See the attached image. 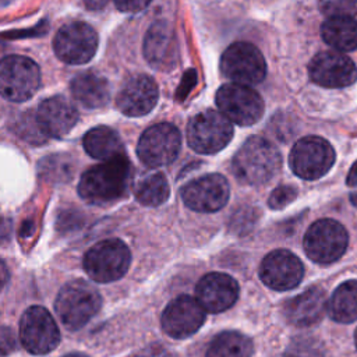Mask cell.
I'll list each match as a JSON object with an SVG mask.
<instances>
[{
	"instance_id": "23",
	"label": "cell",
	"mask_w": 357,
	"mask_h": 357,
	"mask_svg": "<svg viewBox=\"0 0 357 357\" xmlns=\"http://www.w3.org/2000/svg\"><path fill=\"white\" fill-rule=\"evenodd\" d=\"M84 149L85 152L98 160L110 162L114 159L126 158L124 145L120 135L110 127L99 126L91 128L84 139Z\"/></svg>"
},
{
	"instance_id": "12",
	"label": "cell",
	"mask_w": 357,
	"mask_h": 357,
	"mask_svg": "<svg viewBox=\"0 0 357 357\" xmlns=\"http://www.w3.org/2000/svg\"><path fill=\"white\" fill-rule=\"evenodd\" d=\"M20 340L32 354H46L60 343V331L50 312L40 305H32L21 317Z\"/></svg>"
},
{
	"instance_id": "32",
	"label": "cell",
	"mask_w": 357,
	"mask_h": 357,
	"mask_svg": "<svg viewBox=\"0 0 357 357\" xmlns=\"http://www.w3.org/2000/svg\"><path fill=\"white\" fill-rule=\"evenodd\" d=\"M17 337L11 328L0 325V357H6L15 350Z\"/></svg>"
},
{
	"instance_id": "36",
	"label": "cell",
	"mask_w": 357,
	"mask_h": 357,
	"mask_svg": "<svg viewBox=\"0 0 357 357\" xmlns=\"http://www.w3.org/2000/svg\"><path fill=\"white\" fill-rule=\"evenodd\" d=\"M347 184L351 188H357V162L351 166L349 174H347Z\"/></svg>"
},
{
	"instance_id": "15",
	"label": "cell",
	"mask_w": 357,
	"mask_h": 357,
	"mask_svg": "<svg viewBox=\"0 0 357 357\" xmlns=\"http://www.w3.org/2000/svg\"><path fill=\"white\" fill-rule=\"evenodd\" d=\"M205 321V310L197 298L181 294L172 300L162 312L160 325L173 339H185L194 335Z\"/></svg>"
},
{
	"instance_id": "19",
	"label": "cell",
	"mask_w": 357,
	"mask_h": 357,
	"mask_svg": "<svg viewBox=\"0 0 357 357\" xmlns=\"http://www.w3.org/2000/svg\"><path fill=\"white\" fill-rule=\"evenodd\" d=\"M195 298L208 312L229 310L238 297L237 282L222 272H211L199 279L195 287Z\"/></svg>"
},
{
	"instance_id": "28",
	"label": "cell",
	"mask_w": 357,
	"mask_h": 357,
	"mask_svg": "<svg viewBox=\"0 0 357 357\" xmlns=\"http://www.w3.org/2000/svg\"><path fill=\"white\" fill-rule=\"evenodd\" d=\"M135 199L145 206H159L170 195L169 183L163 173L152 172L144 176L134 187Z\"/></svg>"
},
{
	"instance_id": "7",
	"label": "cell",
	"mask_w": 357,
	"mask_h": 357,
	"mask_svg": "<svg viewBox=\"0 0 357 357\" xmlns=\"http://www.w3.org/2000/svg\"><path fill=\"white\" fill-rule=\"evenodd\" d=\"M347 243L349 236L342 223L333 219H321L305 231L304 251L317 264H331L343 255Z\"/></svg>"
},
{
	"instance_id": "31",
	"label": "cell",
	"mask_w": 357,
	"mask_h": 357,
	"mask_svg": "<svg viewBox=\"0 0 357 357\" xmlns=\"http://www.w3.org/2000/svg\"><path fill=\"white\" fill-rule=\"evenodd\" d=\"M296 195H297V191L294 187L280 185L272 191L268 199V204L272 209H282L286 205H289L291 201H294Z\"/></svg>"
},
{
	"instance_id": "18",
	"label": "cell",
	"mask_w": 357,
	"mask_h": 357,
	"mask_svg": "<svg viewBox=\"0 0 357 357\" xmlns=\"http://www.w3.org/2000/svg\"><path fill=\"white\" fill-rule=\"evenodd\" d=\"M158 98L159 91L153 78L146 74H135L123 82L116 98V106L128 117H139L155 107Z\"/></svg>"
},
{
	"instance_id": "37",
	"label": "cell",
	"mask_w": 357,
	"mask_h": 357,
	"mask_svg": "<svg viewBox=\"0 0 357 357\" xmlns=\"http://www.w3.org/2000/svg\"><path fill=\"white\" fill-rule=\"evenodd\" d=\"M64 357H88V356L81 354V353H71V354H67V356H64Z\"/></svg>"
},
{
	"instance_id": "35",
	"label": "cell",
	"mask_w": 357,
	"mask_h": 357,
	"mask_svg": "<svg viewBox=\"0 0 357 357\" xmlns=\"http://www.w3.org/2000/svg\"><path fill=\"white\" fill-rule=\"evenodd\" d=\"M8 278H10L8 268H7V266H6V264L0 259V290L7 284Z\"/></svg>"
},
{
	"instance_id": "21",
	"label": "cell",
	"mask_w": 357,
	"mask_h": 357,
	"mask_svg": "<svg viewBox=\"0 0 357 357\" xmlns=\"http://www.w3.org/2000/svg\"><path fill=\"white\" fill-rule=\"evenodd\" d=\"M78 120V112L64 96L46 98L38 107L36 123L42 134L53 138L66 137Z\"/></svg>"
},
{
	"instance_id": "5",
	"label": "cell",
	"mask_w": 357,
	"mask_h": 357,
	"mask_svg": "<svg viewBox=\"0 0 357 357\" xmlns=\"http://www.w3.org/2000/svg\"><path fill=\"white\" fill-rule=\"evenodd\" d=\"M40 85L38 64L25 56H6L0 60V95L10 102L31 99Z\"/></svg>"
},
{
	"instance_id": "26",
	"label": "cell",
	"mask_w": 357,
	"mask_h": 357,
	"mask_svg": "<svg viewBox=\"0 0 357 357\" xmlns=\"http://www.w3.org/2000/svg\"><path fill=\"white\" fill-rule=\"evenodd\" d=\"M329 317L340 324H350L357 319V280H347L339 284L328 300Z\"/></svg>"
},
{
	"instance_id": "4",
	"label": "cell",
	"mask_w": 357,
	"mask_h": 357,
	"mask_svg": "<svg viewBox=\"0 0 357 357\" xmlns=\"http://www.w3.org/2000/svg\"><path fill=\"white\" fill-rule=\"evenodd\" d=\"M86 275L99 283H109L126 275L131 264L130 248L119 238H107L92 245L84 255Z\"/></svg>"
},
{
	"instance_id": "10",
	"label": "cell",
	"mask_w": 357,
	"mask_h": 357,
	"mask_svg": "<svg viewBox=\"0 0 357 357\" xmlns=\"http://www.w3.org/2000/svg\"><path fill=\"white\" fill-rule=\"evenodd\" d=\"M216 105L230 123L238 126H251L264 113V102L259 93L240 84L222 85L216 92Z\"/></svg>"
},
{
	"instance_id": "39",
	"label": "cell",
	"mask_w": 357,
	"mask_h": 357,
	"mask_svg": "<svg viewBox=\"0 0 357 357\" xmlns=\"http://www.w3.org/2000/svg\"><path fill=\"white\" fill-rule=\"evenodd\" d=\"M354 342H356V347H357V329H356V333H354Z\"/></svg>"
},
{
	"instance_id": "30",
	"label": "cell",
	"mask_w": 357,
	"mask_h": 357,
	"mask_svg": "<svg viewBox=\"0 0 357 357\" xmlns=\"http://www.w3.org/2000/svg\"><path fill=\"white\" fill-rule=\"evenodd\" d=\"M286 354L290 357H322L321 347L311 339H301L294 342Z\"/></svg>"
},
{
	"instance_id": "9",
	"label": "cell",
	"mask_w": 357,
	"mask_h": 357,
	"mask_svg": "<svg viewBox=\"0 0 357 357\" xmlns=\"http://www.w3.org/2000/svg\"><path fill=\"white\" fill-rule=\"evenodd\" d=\"M335 162L332 145L321 137L298 139L290 152L289 163L294 174L305 180H317L329 172Z\"/></svg>"
},
{
	"instance_id": "40",
	"label": "cell",
	"mask_w": 357,
	"mask_h": 357,
	"mask_svg": "<svg viewBox=\"0 0 357 357\" xmlns=\"http://www.w3.org/2000/svg\"><path fill=\"white\" fill-rule=\"evenodd\" d=\"M283 357H290V356H289V354H286V353H284V356H283Z\"/></svg>"
},
{
	"instance_id": "16",
	"label": "cell",
	"mask_w": 357,
	"mask_h": 357,
	"mask_svg": "<svg viewBox=\"0 0 357 357\" xmlns=\"http://www.w3.org/2000/svg\"><path fill=\"white\" fill-rule=\"evenodd\" d=\"M304 276L298 257L287 250H275L261 262L259 278L271 289L284 291L296 287Z\"/></svg>"
},
{
	"instance_id": "29",
	"label": "cell",
	"mask_w": 357,
	"mask_h": 357,
	"mask_svg": "<svg viewBox=\"0 0 357 357\" xmlns=\"http://www.w3.org/2000/svg\"><path fill=\"white\" fill-rule=\"evenodd\" d=\"M321 11L331 17H353L357 14V1L354 0H335L319 3Z\"/></svg>"
},
{
	"instance_id": "13",
	"label": "cell",
	"mask_w": 357,
	"mask_h": 357,
	"mask_svg": "<svg viewBox=\"0 0 357 357\" xmlns=\"http://www.w3.org/2000/svg\"><path fill=\"white\" fill-rule=\"evenodd\" d=\"M98 33L86 22L75 21L63 25L53 40L56 56L67 64H85L96 53Z\"/></svg>"
},
{
	"instance_id": "34",
	"label": "cell",
	"mask_w": 357,
	"mask_h": 357,
	"mask_svg": "<svg viewBox=\"0 0 357 357\" xmlns=\"http://www.w3.org/2000/svg\"><path fill=\"white\" fill-rule=\"evenodd\" d=\"M149 3L148 1H116V7L124 13H137L145 8Z\"/></svg>"
},
{
	"instance_id": "22",
	"label": "cell",
	"mask_w": 357,
	"mask_h": 357,
	"mask_svg": "<svg viewBox=\"0 0 357 357\" xmlns=\"http://www.w3.org/2000/svg\"><path fill=\"white\" fill-rule=\"evenodd\" d=\"M326 296L321 287H310L284 304V317L294 326H311L326 311Z\"/></svg>"
},
{
	"instance_id": "6",
	"label": "cell",
	"mask_w": 357,
	"mask_h": 357,
	"mask_svg": "<svg viewBox=\"0 0 357 357\" xmlns=\"http://www.w3.org/2000/svg\"><path fill=\"white\" fill-rule=\"evenodd\" d=\"M233 137L231 123L216 110L195 114L187 126V142L198 153H215L223 149Z\"/></svg>"
},
{
	"instance_id": "20",
	"label": "cell",
	"mask_w": 357,
	"mask_h": 357,
	"mask_svg": "<svg viewBox=\"0 0 357 357\" xmlns=\"http://www.w3.org/2000/svg\"><path fill=\"white\" fill-rule=\"evenodd\" d=\"M144 54L158 70L174 68L178 60V43L169 22L158 21L149 26L144 39Z\"/></svg>"
},
{
	"instance_id": "11",
	"label": "cell",
	"mask_w": 357,
	"mask_h": 357,
	"mask_svg": "<svg viewBox=\"0 0 357 357\" xmlns=\"http://www.w3.org/2000/svg\"><path fill=\"white\" fill-rule=\"evenodd\" d=\"M220 70L233 84L248 86L264 79L266 64L262 53L254 45L236 42L223 52Z\"/></svg>"
},
{
	"instance_id": "33",
	"label": "cell",
	"mask_w": 357,
	"mask_h": 357,
	"mask_svg": "<svg viewBox=\"0 0 357 357\" xmlns=\"http://www.w3.org/2000/svg\"><path fill=\"white\" fill-rule=\"evenodd\" d=\"M135 357H173V354L160 344H149L139 350Z\"/></svg>"
},
{
	"instance_id": "3",
	"label": "cell",
	"mask_w": 357,
	"mask_h": 357,
	"mask_svg": "<svg viewBox=\"0 0 357 357\" xmlns=\"http://www.w3.org/2000/svg\"><path fill=\"white\" fill-rule=\"evenodd\" d=\"M102 307L99 291L86 280L75 279L66 283L54 301V310L61 324L70 331L86 325Z\"/></svg>"
},
{
	"instance_id": "8",
	"label": "cell",
	"mask_w": 357,
	"mask_h": 357,
	"mask_svg": "<svg viewBox=\"0 0 357 357\" xmlns=\"http://www.w3.org/2000/svg\"><path fill=\"white\" fill-rule=\"evenodd\" d=\"M181 149V134L170 123H158L146 128L138 139L137 155L142 163L160 167L172 163Z\"/></svg>"
},
{
	"instance_id": "1",
	"label": "cell",
	"mask_w": 357,
	"mask_h": 357,
	"mask_svg": "<svg viewBox=\"0 0 357 357\" xmlns=\"http://www.w3.org/2000/svg\"><path fill=\"white\" fill-rule=\"evenodd\" d=\"M131 181V166L127 158L103 162L88 169L78 183L81 198L95 205H106L123 198Z\"/></svg>"
},
{
	"instance_id": "2",
	"label": "cell",
	"mask_w": 357,
	"mask_h": 357,
	"mask_svg": "<svg viewBox=\"0 0 357 357\" xmlns=\"http://www.w3.org/2000/svg\"><path fill=\"white\" fill-rule=\"evenodd\" d=\"M279 169V151L262 137L248 138L236 152L231 162L233 174L247 185H261L271 181Z\"/></svg>"
},
{
	"instance_id": "14",
	"label": "cell",
	"mask_w": 357,
	"mask_h": 357,
	"mask_svg": "<svg viewBox=\"0 0 357 357\" xmlns=\"http://www.w3.org/2000/svg\"><path fill=\"white\" fill-rule=\"evenodd\" d=\"M229 195V183L222 174L218 173L201 176L188 181L181 188L184 205L195 212H216L226 205Z\"/></svg>"
},
{
	"instance_id": "24",
	"label": "cell",
	"mask_w": 357,
	"mask_h": 357,
	"mask_svg": "<svg viewBox=\"0 0 357 357\" xmlns=\"http://www.w3.org/2000/svg\"><path fill=\"white\" fill-rule=\"evenodd\" d=\"M109 84L96 73H81L71 81L73 96L85 107H102L109 100Z\"/></svg>"
},
{
	"instance_id": "27",
	"label": "cell",
	"mask_w": 357,
	"mask_h": 357,
	"mask_svg": "<svg viewBox=\"0 0 357 357\" xmlns=\"http://www.w3.org/2000/svg\"><path fill=\"white\" fill-rule=\"evenodd\" d=\"M252 342L243 333L226 331L216 335L206 349L205 357H251Z\"/></svg>"
},
{
	"instance_id": "25",
	"label": "cell",
	"mask_w": 357,
	"mask_h": 357,
	"mask_svg": "<svg viewBox=\"0 0 357 357\" xmlns=\"http://www.w3.org/2000/svg\"><path fill=\"white\" fill-rule=\"evenodd\" d=\"M321 35L336 50H354L357 47V21L353 17H331L321 25Z\"/></svg>"
},
{
	"instance_id": "17",
	"label": "cell",
	"mask_w": 357,
	"mask_h": 357,
	"mask_svg": "<svg viewBox=\"0 0 357 357\" xmlns=\"http://www.w3.org/2000/svg\"><path fill=\"white\" fill-rule=\"evenodd\" d=\"M310 78L326 88H342L357 79V67L351 59L337 52L318 53L308 66Z\"/></svg>"
},
{
	"instance_id": "38",
	"label": "cell",
	"mask_w": 357,
	"mask_h": 357,
	"mask_svg": "<svg viewBox=\"0 0 357 357\" xmlns=\"http://www.w3.org/2000/svg\"><path fill=\"white\" fill-rule=\"evenodd\" d=\"M3 52H4V45L0 42V56L3 54ZM0 60H1V59H0Z\"/></svg>"
}]
</instances>
